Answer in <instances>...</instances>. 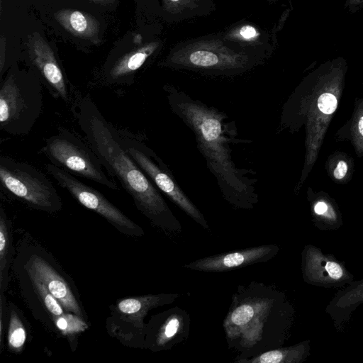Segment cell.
Segmentation results:
<instances>
[{
    "label": "cell",
    "instance_id": "22",
    "mask_svg": "<svg viewBox=\"0 0 363 363\" xmlns=\"http://www.w3.org/2000/svg\"><path fill=\"white\" fill-rule=\"evenodd\" d=\"M57 22L72 35L96 40L99 33V21L92 16L74 9H62L55 13Z\"/></svg>",
    "mask_w": 363,
    "mask_h": 363
},
{
    "label": "cell",
    "instance_id": "32",
    "mask_svg": "<svg viewBox=\"0 0 363 363\" xmlns=\"http://www.w3.org/2000/svg\"><path fill=\"white\" fill-rule=\"evenodd\" d=\"M347 6L352 9H357L363 6V0H347Z\"/></svg>",
    "mask_w": 363,
    "mask_h": 363
},
{
    "label": "cell",
    "instance_id": "3",
    "mask_svg": "<svg viewBox=\"0 0 363 363\" xmlns=\"http://www.w3.org/2000/svg\"><path fill=\"white\" fill-rule=\"evenodd\" d=\"M75 115L87 143L108 174L119 182L141 213L164 231H181L179 221L158 188L125 151L118 131L105 119L96 104L89 98L82 99L76 107Z\"/></svg>",
    "mask_w": 363,
    "mask_h": 363
},
{
    "label": "cell",
    "instance_id": "9",
    "mask_svg": "<svg viewBox=\"0 0 363 363\" xmlns=\"http://www.w3.org/2000/svg\"><path fill=\"white\" fill-rule=\"evenodd\" d=\"M118 135L125 151L158 189L195 222L209 230L208 224L202 213L184 194L172 172L159 156L135 137L119 132Z\"/></svg>",
    "mask_w": 363,
    "mask_h": 363
},
{
    "label": "cell",
    "instance_id": "30",
    "mask_svg": "<svg viewBox=\"0 0 363 363\" xmlns=\"http://www.w3.org/2000/svg\"><path fill=\"white\" fill-rule=\"evenodd\" d=\"M4 294L1 293V298H0V347L1 350L3 347V330H4Z\"/></svg>",
    "mask_w": 363,
    "mask_h": 363
},
{
    "label": "cell",
    "instance_id": "7",
    "mask_svg": "<svg viewBox=\"0 0 363 363\" xmlns=\"http://www.w3.org/2000/svg\"><path fill=\"white\" fill-rule=\"evenodd\" d=\"M0 183L5 191L34 208L52 213L62 208L52 182L28 163L1 156Z\"/></svg>",
    "mask_w": 363,
    "mask_h": 363
},
{
    "label": "cell",
    "instance_id": "18",
    "mask_svg": "<svg viewBox=\"0 0 363 363\" xmlns=\"http://www.w3.org/2000/svg\"><path fill=\"white\" fill-rule=\"evenodd\" d=\"M363 304V278L354 280L338 290L329 301L325 311L339 332L345 330L354 311Z\"/></svg>",
    "mask_w": 363,
    "mask_h": 363
},
{
    "label": "cell",
    "instance_id": "23",
    "mask_svg": "<svg viewBox=\"0 0 363 363\" xmlns=\"http://www.w3.org/2000/svg\"><path fill=\"white\" fill-rule=\"evenodd\" d=\"M311 354V341H301L296 345L279 347L256 356L237 360L238 363H302Z\"/></svg>",
    "mask_w": 363,
    "mask_h": 363
},
{
    "label": "cell",
    "instance_id": "20",
    "mask_svg": "<svg viewBox=\"0 0 363 363\" xmlns=\"http://www.w3.org/2000/svg\"><path fill=\"white\" fill-rule=\"evenodd\" d=\"M160 45L159 40L150 41L123 55L107 68L106 82L112 84L131 83L134 74Z\"/></svg>",
    "mask_w": 363,
    "mask_h": 363
},
{
    "label": "cell",
    "instance_id": "6",
    "mask_svg": "<svg viewBox=\"0 0 363 363\" xmlns=\"http://www.w3.org/2000/svg\"><path fill=\"white\" fill-rule=\"evenodd\" d=\"M43 106L40 79L11 72L1 82L0 129L11 135H28L39 118Z\"/></svg>",
    "mask_w": 363,
    "mask_h": 363
},
{
    "label": "cell",
    "instance_id": "13",
    "mask_svg": "<svg viewBox=\"0 0 363 363\" xmlns=\"http://www.w3.org/2000/svg\"><path fill=\"white\" fill-rule=\"evenodd\" d=\"M190 321L189 314L178 306L152 316L146 325L144 348L152 352L164 351L186 340Z\"/></svg>",
    "mask_w": 363,
    "mask_h": 363
},
{
    "label": "cell",
    "instance_id": "1",
    "mask_svg": "<svg viewBox=\"0 0 363 363\" xmlns=\"http://www.w3.org/2000/svg\"><path fill=\"white\" fill-rule=\"evenodd\" d=\"M172 111L192 130L197 147L216 178L224 199L241 209H252L258 203L254 181L248 170L238 168L231 145L240 141L234 122L217 108L194 99L174 86L164 88Z\"/></svg>",
    "mask_w": 363,
    "mask_h": 363
},
{
    "label": "cell",
    "instance_id": "19",
    "mask_svg": "<svg viewBox=\"0 0 363 363\" xmlns=\"http://www.w3.org/2000/svg\"><path fill=\"white\" fill-rule=\"evenodd\" d=\"M306 199L309 203L312 222L320 230H335L343 225L340 207L329 194L308 187Z\"/></svg>",
    "mask_w": 363,
    "mask_h": 363
},
{
    "label": "cell",
    "instance_id": "28",
    "mask_svg": "<svg viewBox=\"0 0 363 363\" xmlns=\"http://www.w3.org/2000/svg\"><path fill=\"white\" fill-rule=\"evenodd\" d=\"M54 323L58 330L67 336L79 334L88 328L87 323L81 316L70 312L55 317Z\"/></svg>",
    "mask_w": 363,
    "mask_h": 363
},
{
    "label": "cell",
    "instance_id": "5",
    "mask_svg": "<svg viewBox=\"0 0 363 363\" xmlns=\"http://www.w3.org/2000/svg\"><path fill=\"white\" fill-rule=\"evenodd\" d=\"M269 57L265 54L234 48L216 33L177 43L160 65L207 75L232 77L251 70Z\"/></svg>",
    "mask_w": 363,
    "mask_h": 363
},
{
    "label": "cell",
    "instance_id": "2",
    "mask_svg": "<svg viewBox=\"0 0 363 363\" xmlns=\"http://www.w3.org/2000/svg\"><path fill=\"white\" fill-rule=\"evenodd\" d=\"M347 65L342 58L321 64L303 78L284 104L279 129L296 133L303 130L305 155L298 194L312 171L345 86Z\"/></svg>",
    "mask_w": 363,
    "mask_h": 363
},
{
    "label": "cell",
    "instance_id": "36",
    "mask_svg": "<svg viewBox=\"0 0 363 363\" xmlns=\"http://www.w3.org/2000/svg\"><path fill=\"white\" fill-rule=\"evenodd\" d=\"M144 1H150V0H144Z\"/></svg>",
    "mask_w": 363,
    "mask_h": 363
},
{
    "label": "cell",
    "instance_id": "34",
    "mask_svg": "<svg viewBox=\"0 0 363 363\" xmlns=\"http://www.w3.org/2000/svg\"><path fill=\"white\" fill-rule=\"evenodd\" d=\"M138 35H137L134 38V42H135V43H140V42H141V40H142L141 36H140L139 38H138Z\"/></svg>",
    "mask_w": 363,
    "mask_h": 363
},
{
    "label": "cell",
    "instance_id": "8",
    "mask_svg": "<svg viewBox=\"0 0 363 363\" xmlns=\"http://www.w3.org/2000/svg\"><path fill=\"white\" fill-rule=\"evenodd\" d=\"M44 152L51 163L111 190L118 186L104 170L100 159L89 146L74 133L61 129L45 140Z\"/></svg>",
    "mask_w": 363,
    "mask_h": 363
},
{
    "label": "cell",
    "instance_id": "21",
    "mask_svg": "<svg viewBox=\"0 0 363 363\" xmlns=\"http://www.w3.org/2000/svg\"><path fill=\"white\" fill-rule=\"evenodd\" d=\"M161 11L169 23L208 16L216 10L214 0H161Z\"/></svg>",
    "mask_w": 363,
    "mask_h": 363
},
{
    "label": "cell",
    "instance_id": "17",
    "mask_svg": "<svg viewBox=\"0 0 363 363\" xmlns=\"http://www.w3.org/2000/svg\"><path fill=\"white\" fill-rule=\"evenodd\" d=\"M29 272L40 279L66 312L82 316L81 308L65 279L43 258H32Z\"/></svg>",
    "mask_w": 363,
    "mask_h": 363
},
{
    "label": "cell",
    "instance_id": "12",
    "mask_svg": "<svg viewBox=\"0 0 363 363\" xmlns=\"http://www.w3.org/2000/svg\"><path fill=\"white\" fill-rule=\"evenodd\" d=\"M301 272L306 284L326 289L342 288L354 281L343 262L312 244L302 250Z\"/></svg>",
    "mask_w": 363,
    "mask_h": 363
},
{
    "label": "cell",
    "instance_id": "26",
    "mask_svg": "<svg viewBox=\"0 0 363 363\" xmlns=\"http://www.w3.org/2000/svg\"><path fill=\"white\" fill-rule=\"evenodd\" d=\"M11 250L9 220L3 209L0 213V289L3 293L8 278V268Z\"/></svg>",
    "mask_w": 363,
    "mask_h": 363
},
{
    "label": "cell",
    "instance_id": "31",
    "mask_svg": "<svg viewBox=\"0 0 363 363\" xmlns=\"http://www.w3.org/2000/svg\"><path fill=\"white\" fill-rule=\"evenodd\" d=\"M5 40L3 36L1 38V55H0V73L2 77L4 69L6 62V54H5Z\"/></svg>",
    "mask_w": 363,
    "mask_h": 363
},
{
    "label": "cell",
    "instance_id": "10",
    "mask_svg": "<svg viewBox=\"0 0 363 363\" xmlns=\"http://www.w3.org/2000/svg\"><path fill=\"white\" fill-rule=\"evenodd\" d=\"M179 296L178 294H160L121 299L111 307L107 330L125 346L144 348L147 325L144 319L148 312L171 304Z\"/></svg>",
    "mask_w": 363,
    "mask_h": 363
},
{
    "label": "cell",
    "instance_id": "27",
    "mask_svg": "<svg viewBox=\"0 0 363 363\" xmlns=\"http://www.w3.org/2000/svg\"><path fill=\"white\" fill-rule=\"evenodd\" d=\"M26 340V328L17 313L11 310L8 330V345L11 351L19 352Z\"/></svg>",
    "mask_w": 363,
    "mask_h": 363
},
{
    "label": "cell",
    "instance_id": "24",
    "mask_svg": "<svg viewBox=\"0 0 363 363\" xmlns=\"http://www.w3.org/2000/svg\"><path fill=\"white\" fill-rule=\"evenodd\" d=\"M335 139L349 142L357 156L363 157V97L354 99L352 114L337 130Z\"/></svg>",
    "mask_w": 363,
    "mask_h": 363
},
{
    "label": "cell",
    "instance_id": "14",
    "mask_svg": "<svg viewBox=\"0 0 363 363\" xmlns=\"http://www.w3.org/2000/svg\"><path fill=\"white\" fill-rule=\"evenodd\" d=\"M279 248L274 244L246 248L235 252L211 255L185 264L184 268L205 272H223L265 262L272 259Z\"/></svg>",
    "mask_w": 363,
    "mask_h": 363
},
{
    "label": "cell",
    "instance_id": "11",
    "mask_svg": "<svg viewBox=\"0 0 363 363\" xmlns=\"http://www.w3.org/2000/svg\"><path fill=\"white\" fill-rule=\"evenodd\" d=\"M45 169L59 186L67 190L81 205L101 216L119 231L129 235L142 236L143 230L111 203L97 189L84 184L67 170L52 164H45Z\"/></svg>",
    "mask_w": 363,
    "mask_h": 363
},
{
    "label": "cell",
    "instance_id": "16",
    "mask_svg": "<svg viewBox=\"0 0 363 363\" xmlns=\"http://www.w3.org/2000/svg\"><path fill=\"white\" fill-rule=\"evenodd\" d=\"M234 48L271 56L277 43L271 31L248 21L238 22L218 33Z\"/></svg>",
    "mask_w": 363,
    "mask_h": 363
},
{
    "label": "cell",
    "instance_id": "33",
    "mask_svg": "<svg viewBox=\"0 0 363 363\" xmlns=\"http://www.w3.org/2000/svg\"><path fill=\"white\" fill-rule=\"evenodd\" d=\"M95 4H101V5H108L114 4L116 0H89Z\"/></svg>",
    "mask_w": 363,
    "mask_h": 363
},
{
    "label": "cell",
    "instance_id": "25",
    "mask_svg": "<svg viewBox=\"0 0 363 363\" xmlns=\"http://www.w3.org/2000/svg\"><path fill=\"white\" fill-rule=\"evenodd\" d=\"M325 169L333 182L338 184H347L352 179L354 161L348 153L337 150L328 156Z\"/></svg>",
    "mask_w": 363,
    "mask_h": 363
},
{
    "label": "cell",
    "instance_id": "29",
    "mask_svg": "<svg viewBox=\"0 0 363 363\" xmlns=\"http://www.w3.org/2000/svg\"><path fill=\"white\" fill-rule=\"evenodd\" d=\"M30 275L38 294L40 296L43 302L49 313L53 316V318L63 314L65 313V310L61 303L49 292L45 284L33 274L30 273Z\"/></svg>",
    "mask_w": 363,
    "mask_h": 363
},
{
    "label": "cell",
    "instance_id": "4",
    "mask_svg": "<svg viewBox=\"0 0 363 363\" xmlns=\"http://www.w3.org/2000/svg\"><path fill=\"white\" fill-rule=\"evenodd\" d=\"M295 310L286 295L263 283L240 285L223 326L229 348L250 358L281 347L290 335Z\"/></svg>",
    "mask_w": 363,
    "mask_h": 363
},
{
    "label": "cell",
    "instance_id": "35",
    "mask_svg": "<svg viewBox=\"0 0 363 363\" xmlns=\"http://www.w3.org/2000/svg\"><path fill=\"white\" fill-rule=\"evenodd\" d=\"M265 1H267L269 3L272 4V3H276V2L279 1V0H265Z\"/></svg>",
    "mask_w": 363,
    "mask_h": 363
},
{
    "label": "cell",
    "instance_id": "15",
    "mask_svg": "<svg viewBox=\"0 0 363 363\" xmlns=\"http://www.w3.org/2000/svg\"><path fill=\"white\" fill-rule=\"evenodd\" d=\"M30 50L33 64L50 89V91L68 103L70 99L69 87L50 45L36 34L30 40Z\"/></svg>",
    "mask_w": 363,
    "mask_h": 363
}]
</instances>
